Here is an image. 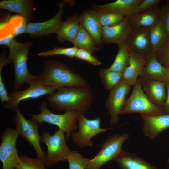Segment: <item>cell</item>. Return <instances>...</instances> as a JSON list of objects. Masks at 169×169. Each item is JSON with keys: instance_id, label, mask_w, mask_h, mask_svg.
I'll use <instances>...</instances> for the list:
<instances>
[{"instance_id": "cell-32", "label": "cell", "mask_w": 169, "mask_h": 169, "mask_svg": "<svg viewBox=\"0 0 169 169\" xmlns=\"http://www.w3.org/2000/svg\"><path fill=\"white\" fill-rule=\"evenodd\" d=\"M97 13L103 26L115 25L119 23L125 17L122 14L115 12L107 11Z\"/></svg>"}, {"instance_id": "cell-9", "label": "cell", "mask_w": 169, "mask_h": 169, "mask_svg": "<svg viewBox=\"0 0 169 169\" xmlns=\"http://www.w3.org/2000/svg\"><path fill=\"white\" fill-rule=\"evenodd\" d=\"M78 121V130L72 132L71 136L74 142L81 148L93 146L94 143L91 139L93 136L116 127L101 128V120L99 116L90 120L86 118L84 115L79 114Z\"/></svg>"}, {"instance_id": "cell-38", "label": "cell", "mask_w": 169, "mask_h": 169, "mask_svg": "<svg viewBox=\"0 0 169 169\" xmlns=\"http://www.w3.org/2000/svg\"><path fill=\"white\" fill-rule=\"evenodd\" d=\"M160 0H143L137 7L138 13L143 12L151 7L157 5Z\"/></svg>"}, {"instance_id": "cell-16", "label": "cell", "mask_w": 169, "mask_h": 169, "mask_svg": "<svg viewBox=\"0 0 169 169\" xmlns=\"http://www.w3.org/2000/svg\"><path fill=\"white\" fill-rule=\"evenodd\" d=\"M140 116L143 121V133L150 139H155L161 131L169 128V114Z\"/></svg>"}, {"instance_id": "cell-41", "label": "cell", "mask_w": 169, "mask_h": 169, "mask_svg": "<svg viewBox=\"0 0 169 169\" xmlns=\"http://www.w3.org/2000/svg\"><path fill=\"white\" fill-rule=\"evenodd\" d=\"M165 73L167 81L169 82V66L166 67Z\"/></svg>"}, {"instance_id": "cell-24", "label": "cell", "mask_w": 169, "mask_h": 169, "mask_svg": "<svg viewBox=\"0 0 169 169\" xmlns=\"http://www.w3.org/2000/svg\"><path fill=\"white\" fill-rule=\"evenodd\" d=\"M0 8L16 13L28 21L33 17V1L28 0H4L0 2Z\"/></svg>"}, {"instance_id": "cell-36", "label": "cell", "mask_w": 169, "mask_h": 169, "mask_svg": "<svg viewBox=\"0 0 169 169\" xmlns=\"http://www.w3.org/2000/svg\"><path fill=\"white\" fill-rule=\"evenodd\" d=\"M75 57L87 61L95 66H99L101 64V62L96 57L92 55L88 51L82 49H78Z\"/></svg>"}, {"instance_id": "cell-11", "label": "cell", "mask_w": 169, "mask_h": 169, "mask_svg": "<svg viewBox=\"0 0 169 169\" xmlns=\"http://www.w3.org/2000/svg\"><path fill=\"white\" fill-rule=\"evenodd\" d=\"M131 86L122 79L110 90L106 102V107L110 117L111 125L118 124L119 115L124 106L126 96Z\"/></svg>"}, {"instance_id": "cell-39", "label": "cell", "mask_w": 169, "mask_h": 169, "mask_svg": "<svg viewBox=\"0 0 169 169\" xmlns=\"http://www.w3.org/2000/svg\"><path fill=\"white\" fill-rule=\"evenodd\" d=\"M166 97L162 107L163 114H169V82L166 83Z\"/></svg>"}, {"instance_id": "cell-18", "label": "cell", "mask_w": 169, "mask_h": 169, "mask_svg": "<svg viewBox=\"0 0 169 169\" xmlns=\"http://www.w3.org/2000/svg\"><path fill=\"white\" fill-rule=\"evenodd\" d=\"M128 65L123 73L122 79L131 86L136 83L146 62V57L130 50Z\"/></svg>"}, {"instance_id": "cell-20", "label": "cell", "mask_w": 169, "mask_h": 169, "mask_svg": "<svg viewBox=\"0 0 169 169\" xmlns=\"http://www.w3.org/2000/svg\"><path fill=\"white\" fill-rule=\"evenodd\" d=\"M150 30H133L126 44L130 50L145 57L151 53Z\"/></svg>"}, {"instance_id": "cell-23", "label": "cell", "mask_w": 169, "mask_h": 169, "mask_svg": "<svg viewBox=\"0 0 169 169\" xmlns=\"http://www.w3.org/2000/svg\"><path fill=\"white\" fill-rule=\"evenodd\" d=\"M80 21V16L75 15L63 22L56 33L58 41L62 43L69 41L72 43L78 32Z\"/></svg>"}, {"instance_id": "cell-26", "label": "cell", "mask_w": 169, "mask_h": 169, "mask_svg": "<svg viewBox=\"0 0 169 169\" xmlns=\"http://www.w3.org/2000/svg\"><path fill=\"white\" fill-rule=\"evenodd\" d=\"M150 37L152 48L151 53L155 54L163 46L168 39L166 31L160 18L150 29Z\"/></svg>"}, {"instance_id": "cell-1", "label": "cell", "mask_w": 169, "mask_h": 169, "mask_svg": "<svg viewBox=\"0 0 169 169\" xmlns=\"http://www.w3.org/2000/svg\"><path fill=\"white\" fill-rule=\"evenodd\" d=\"M47 100L52 107L58 110L73 111L84 115L93 101V95L89 85L65 87L49 95Z\"/></svg>"}, {"instance_id": "cell-37", "label": "cell", "mask_w": 169, "mask_h": 169, "mask_svg": "<svg viewBox=\"0 0 169 169\" xmlns=\"http://www.w3.org/2000/svg\"><path fill=\"white\" fill-rule=\"evenodd\" d=\"M160 18L166 28L169 39V1L160 9Z\"/></svg>"}, {"instance_id": "cell-19", "label": "cell", "mask_w": 169, "mask_h": 169, "mask_svg": "<svg viewBox=\"0 0 169 169\" xmlns=\"http://www.w3.org/2000/svg\"><path fill=\"white\" fill-rule=\"evenodd\" d=\"M145 57L146 62L140 79L168 82L166 76V67L159 62L155 54L151 53Z\"/></svg>"}, {"instance_id": "cell-40", "label": "cell", "mask_w": 169, "mask_h": 169, "mask_svg": "<svg viewBox=\"0 0 169 169\" xmlns=\"http://www.w3.org/2000/svg\"><path fill=\"white\" fill-rule=\"evenodd\" d=\"M14 37L13 34L1 35L0 44L6 45L9 47L14 39Z\"/></svg>"}, {"instance_id": "cell-27", "label": "cell", "mask_w": 169, "mask_h": 169, "mask_svg": "<svg viewBox=\"0 0 169 169\" xmlns=\"http://www.w3.org/2000/svg\"><path fill=\"white\" fill-rule=\"evenodd\" d=\"M28 22L20 15H13L1 23L0 29L5 30L15 37L25 33Z\"/></svg>"}, {"instance_id": "cell-29", "label": "cell", "mask_w": 169, "mask_h": 169, "mask_svg": "<svg viewBox=\"0 0 169 169\" xmlns=\"http://www.w3.org/2000/svg\"><path fill=\"white\" fill-rule=\"evenodd\" d=\"M129 52L126 44L119 47L114 61L108 69L123 73L128 64Z\"/></svg>"}, {"instance_id": "cell-3", "label": "cell", "mask_w": 169, "mask_h": 169, "mask_svg": "<svg viewBox=\"0 0 169 169\" xmlns=\"http://www.w3.org/2000/svg\"><path fill=\"white\" fill-rule=\"evenodd\" d=\"M32 45L31 42L21 43L13 39L9 47L8 58L14 65L15 79L13 87L15 90L24 84L29 85L33 82L40 81L39 75L32 74L27 68L28 55Z\"/></svg>"}, {"instance_id": "cell-8", "label": "cell", "mask_w": 169, "mask_h": 169, "mask_svg": "<svg viewBox=\"0 0 169 169\" xmlns=\"http://www.w3.org/2000/svg\"><path fill=\"white\" fill-rule=\"evenodd\" d=\"M14 109L15 113L13 122L16 125L15 130L33 147L37 157L45 163L46 155L40 146L42 139L38 130L39 124L30 119H26L18 107Z\"/></svg>"}, {"instance_id": "cell-4", "label": "cell", "mask_w": 169, "mask_h": 169, "mask_svg": "<svg viewBox=\"0 0 169 169\" xmlns=\"http://www.w3.org/2000/svg\"><path fill=\"white\" fill-rule=\"evenodd\" d=\"M38 108L40 111L39 113L31 114L29 115L30 119L39 124L46 122L57 126L66 134L67 140H69L72 132L77 130L76 122L79 113L73 111H66L60 115L53 113L48 109L45 101L42 102Z\"/></svg>"}, {"instance_id": "cell-28", "label": "cell", "mask_w": 169, "mask_h": 169, "mask_svg": "<svg viewBox=\"0 0 169 169\" xmlns=\"http://www.w3.org/2000/svg\"><path fill=\"white\" fill-rule=\"evenodd\" d=\"M72 43L74 46L86 50L91 54L100 49L95 46L91 36L80 23L78 34Z\"/></svg>"}, {"instance_id": "cell-10", "label": "cell", "mask_w": 169, "mask_h": 169, "mask_svg": "<svg viewBox=\"0 0 169 169\" xmlns=\"http://www.w3.org/2000/svg\"><path fill=\"white\" fill-rule=\"evenodd\" d=\"M19 134L15 129L7 128L1 136L0 145V160L2 169H15L20 162L16 143Z\"/></svg>"}, {"instance_id": "cell-34", "label": "cell", "mask_w": 169, "mask_h": 169, "mask_svg": "<svg viewBox=\"0 0 169 169\" xmlns=\"http://www.w3.org/2000/svg\"><path fill=\"white\" fill-rule=\"evenodd\" d=\"M78 49L74 46L69 48L56 47L51 50L39 53L38 55L39 56L45 57L55 55H64L72 58L75 57Z\"/></svg>"}, {"instance_id": "cell-13", "label": "cell", "mask_w": 169, "mask_h": 169, "mask_svg": "<svg viewBox=\"0 0 169 169\" xmlns=\"http://www.w3.org/2000/svg\"><path fill=\"white\" fill-rule=\"evenodd\" d=\"M133 31L128 17L115 25L103 26L102 43H115L119 47L126 44Z\"/></svg>"}, {"instance_id": "cell-21", "label": "cell", "mask_w": 169, "mask_h": 169, "mask_svg": "<svg viewBox=\"0 0 169 169\" xmlns=\"http://www.w3.org/2000/svg\"><path fill=\"white\" fill-rule=\"evenodd\" d=\"M143 0H117L108 3L92 6L97 12L110 11L119 13L125 17L138 13L137 6Z\"/></svg>"}, {"instance_id": "cell-15", "label": "cell", "mask_w": 169, "mask_h": 169, "mask_svg": "<svg viewBox=\"0 0 169 169\" xmlns=\"http://www.w3.org/2000/svg\"><path fill=\"white\" fill-rule=\"evenodd\" d=\"M80 16V23L91 35L95 45H101L103 26L97 12L94 10L87 9Z\"/></svg>"}, {"instance_id": "cell-25", "label": "cell", "mask_w": 169, "mask_h": 169, "mask_svg": "<svg viewBox=\"0 0 169 169\" xmlns=\"http://www.w3.org/2000/svg\"><path fill=\"white\" fill-rule=\"evenodd\" d=\"M120 169H157L135 154L125 152L116 160Z\"/></svg>"}, {"instance_id": "cell-35", "label": "cell", "mask_w": 169, "mask_h": 169, "mask_svg": "<svg viewBox=\"0 0 169 169\" xmlns=\"http://www.w3.org/2000/svg\"><path fill=\"white\" fill-rule=\"evenodd\" d=\"M158 60L164 67L169 66V39L155 54Z\"/></svg>"}, {"instance_id": "cell-33", "label": "cell", "mask_w": 169, "mask_h": 169, "mask_svg": "<svg viewBox=\"0 0 169 169\" xmlns=\"http://www.w3.org/2000/svg\"><path fill=\"white\" fill-rule=\"evenodd\" d=\"M20 158V162L15 169H46L45 163L37 157L33 158L24 155Z\"/></svg>"}, {"instance_id": "cell-7", "label": "cell", "mask_w": 169, "mask_h": 169, "mask_svg": "<svg viewBox=\"0 0 169 169\" xmlns=\"http://www.w3.org/2000/svg\"><path fill=\"white\" fill-rule=\"evenodd\" d=\"M139 113L151 115L163 114L161 108L154 105L144 92L139 78L134 85L132 91L120 115Z\"/></svg>"}, {"instance_id": "cell-2", "label": "cell", "mask_w": 169, "mask_h": 169, "mask_svg": "<svg viewBox=\"0 0 169 169\" xmlns=\"http://www.w3.org/2000/svg\"><path fill=\"white\" fill-rule=\"evenodd\" d=\"M39 76L44 86L54 90L65 87L88 86L84 77L75 73L67 65L55 60L45 61L44 71Z\"/></svg>"}, {"instance_id": "cell-31", "label": "cell", "mask_w": 169, "mask_h": 169, "mask_svg": "<svg viewBox=\"0 0 169 169\" xmlns=\"http://www.w3.org/2000/svg\"><path fill=\"white\" fill-rule=\"evenodd\" d=\"M67 160L69 169H86L90 159L84 157L78 151H71Z\"/></svg>"}, {"instance_id": "cell-17", "label": "cell", "mask_w": 169, "mask_h": 169, "mask_svg": "<svg viewBox=\"0 0 169 169\" xmlns=\"http://www.w3.org/2000/svg\"><path fill=\"white\" fill-rule=\"evenodd\" d=\"M160 10L158 6L155 5L143 12L128 17L133 30L150 29L160 18Z\"/></svg>"}, {"instance_id": "cell-14", "label": "cell", "mask_w": 169, "mask_h": 169, "mask_svg": "<svg viewBox=\"0 0 169 169\" xmlns=\"http://www.w3.org/2000/svg\"><path fill=\"white\" fill-rule=\"evenodd\" d=\"M65 4L64 1H62L60 2L58 12L50 19L41 22L28 23L25 33L33 37L56 34L63 22L62 16Z\"/></svg>"}, {"instance_id": "cell-30", "label": "cell", "mask_w": 169, "mask_h": 169, "mask_svg": "<svg viewBox=\"0 0 169 169\" xmlns=\"http://www.w3.org/2000/svg\"><path fill=\"white\" fill-rule=\"evenodd\" d=\"M99 75L105 89L110 90L121 80L123 73L102 69L99 70Z\"/></svg>"}, {"instance_id": "cell-12", "label": "cell", "mask_w": 169, "mask_h": 169, "mask_svg": "<svg viewBox=\"0 0 169 169\" xmlns=\"http://www.w3.org/2000/svg\"><path fill=\"white\" fill-rule=\"evenodd\" d=\"M29 85L28 88L23 90H15L11 92L8 95V100L3 106V108L15 109L18 107L19 104L22 100L37 98L47 94L49 95L55 90L44 86L41 81L33 82Z\"/></svg>"}, {"instance_id": "cell-5", "label": "cell", "mask_w": 169, "mask_h": 169, "mask_svg": "<svg viewBox=\"0 0 169 169\" xmlns=\"http://www.w3.org/2000/svg\"><path fill=\"white\" fill-rule=\"evenodd\" d=\"M129 137V134L126 133L116 134L107 137L102 143L100 151L90 159L86 169H99L108 161H116L125 152L122 149V146Z\"/></svg>"}, {"instance_id": "cell-42", "label": "cell", "mask_w": 169, "mask_h": 169, "mask_svg": "<svg viewBox=\"0 0 169 169\" xmlns=\"http://www.w3.org/2000/svg\"><path fill=\"white\" fill-rule=\"evenodd\" d=\"M168 162L169 164V158L168 159Z\"/></svg>"}, {"instance_id": "cell-22", "label": "cell", "mask_w": 169, "mask_h": 169, "mask_svg": "<svg viewBox=\"0 0 169 169\" xmlns=\"http://www.w3.org/2000/svg\"><path fill=\"white\" fill-rule=\"evenodd\" d=\"M140 80L142 88L148 99L154 105L162 108L166 97V83L140 79Z\"/></svg>"}, {"instance_id": "cell-6", "label": "cell", "mask_w": 169, "mask_h": 169, "mask_svg": "<svg viewBox=\"0 0 169 169\" xmlns=\"http://www.w3.org/2000/svg\"><path fill=\"white\" fill-rule=\"evenodd\" d=\"M65 133L60 129L55 130L52 135L47 131H42V141L46 145L47 150L45 164L49 167L59 161H64L71 150L67 146Z\"/></svg>"}]
</instances>
